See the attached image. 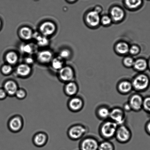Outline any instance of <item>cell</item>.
Segmentation results:
<instances>
[{
  "label": "cell",
  "mask_w": 150,
  "mask_h": 150,
  "mask_svg": "<svg viewBox=\"0 0 150 150\" xmlns=\"http://www.w3.org/2000/svg\"><path fill=\"white\" fill-rule=\"evenodd\" d=\"M111 16L113 20L115 21H120L124 17V11L118 7H113L111 11Z\"/></svg>",
  "instance_id": "cell-16"
},
{
  "label": "cell",
  "mask_w": 150,
  "mask_h": 150,
  "mask_svg": "<svg viewBox=\"0 0 150 150\" xmlns=\"http://www.w3.org/2000/svg\"><path fill=\"white\" fill-rule=\"evenodd\" d=\"M42 33L45 36L52 35L55 30V25L51 22H46L43 23L40 27Z\"/></svg>",
  "instance_id": "cell-13"
},
{
  "label": "cell",
  "mask_w": 150,
  "mask_h": 150,
  "mask_svg": "<svg viewBox=\"0 0 150 150\" xmlns=\"http://www.w3.org/2000/svg\"><path fill=\"white\" fill-rule=\"evenodd\" d=\"M12 67L11 66L9 65H5L3 66L1 69V71L3 74H9L12 71Z\"/></svg>",
  "instance_id": "cell-30"
},
{
  "label": "cell",
  "mask_w": 150,
  "mask_h": 150,
  "mask_svg": "<svg viewBox=\"0 0 150 150\" xmlns=\"http://www.w3.org/2000/svg\"><path fill=\"white\" fill-rule=\"evenodd\" d=\"M68 1H75L76 0H68Z\"/></svg>",
  "instance_id": "cell-42"
},
{
  "label": "cell",
  "mask_w": 150,
  "mask_h": 150,
  "mask_svg": "<svg viewBox=\"0 0 150 150\" xmlns=\"http://www.w3.org/2000/svg\"><path fill=\"white\" fill-rule=\"evenodd\" d=\"M98 150H115V146L110 140H104L99 142Z\"/></svg>",
  "instance_id": "cell-19"
},
{
  "label": "cell",
  "mask_w": 150,
  "mask_h": 150,
  "mask_svg": "<svg viewBox=\"0 0 150 150\" xmlns=\"http://www.w3.org/2000/svg\"><path fill=\"white\" fill-rule=\"evenodd\" d=\"M122 108L125 112H129L132 111L131 107L128 101L123 104V107Z\"/></svg>",
  "instance_id": "cell-36"
},
{
  "label": "cell",
  "mask_w": 150,
  "mask_h": 150,
  "mask_svg": "<svg viewBox=\"0 0 150 150\" xmlns=\"http://www.w3.org/2000/svg\"><path fill=\"white\" fill-rule=\"evenodd\" d=\"M88 131V129L84 125L77 124L72 126L69 130L68 134L73 140H77L83 138Z\"/></svg>",
  "instance_id": "cell-5"
},
{
  "label": "cell",
  "mask_w": 150,
  "mask_h": 150,
  "mask_svg": "<svg viewBox=\"0 0 150 150\" xmlns=\"http://www.w3.org/2000/svg\"><path fill=\"white\" fill-rule=\"evenodd\" d=\"M31 70L30 67L29 66L26 64H22L18 67L17 72L19 76H25L30 74Z\"/></svg>",
  "instance_id": "cell-20"
},
{
  "label": "cell",
  "mask_w": 150,
  "mask_h": 150,
  "mask_svg": "<svg viewBox=\"0 0 150 150\" xmlns=\"http://www.w3.org/2000/svg\"><path fill=\"white\" fill-rule=\"evenodd\" d=\"M132 137V132L130 129L125 125L123 124L118 126L114 138L119 143L125 144L130 142Z\"/></svg>",
  "instance_id": "cell-2"
},
{
  "label": "cell",
  "mask_w": 150,
  "mask_h": 150,
  "mask_svg": "<svg viewBox=\"0 0 150 150\" xmlns=\"http://www.w3.org/2000/svg\"><path fill=\"white\" fill-rule=\"evenodd\" d=\"M133 91L137 92H142L149 86V79L144 74H139L134 78L131 81Z\"/></svg>",
  "instance_id": "cell-3"
},
{
  "label": "cell",
  "mask_w": 150,
  "mask_h": 150,
  "mask_svg": "<svg viewBox=\"0 0 150 150\" xmlns=\"http://www.w3.org/2000/svg\"><path fill=\"white\" fill-rule=\"evenodd\" d=\"M111 108L106 105L99 106L95 110V115L100 120H109Z\"/></svg>",
  "instance_id": "cell-10"
},
{
  "label": "cell",
  "mask_w": 150,
  "mask_h": 150,
  "mask_svg": "<svg viewBox=\"0 0 150 150\" xmlns=\"http://www.w3.org/2000/svg\"><path fill=\"white\" fill-rule=\"evenodd\" d=\"M117 92L121 95H128L133 91L131 81L127 80L120 81L117 84Z\"/></svg>",
  "instance_id": "cell-8"
},
{
  "label": "cell",
  "mask_w": 150,
  "mask_h": 150,
  "mask_svg": "<svg viewBox=\"0 0 150 150\" xmlns=\"http://www.w3.org/2000/svg\"><path fill=\"white\" fill-rule=\"evenodd\" d=\"M6 58L7 62L11 64H15L18 60L17 54L13 52H10L7 54Z\"/></svg>",
  "instance_id": "cell-26"
},
{
  "label": "cell",
  "mask_w": 150,
  "mask_h": 150,
  "mask_svg": "<svg viewBox=\"0 0 150 150\" xmlns=\"http://www.w3.org/2000/svg\"><path fill=\"white\" fill-rule=\"evenodd\" d=\"M33 59L32 58H28L26 59V62L28 63V64H31L33 62Z\"/></svg>",
  "instance_id": "cell-39"
},
{
  "label": "cell",
  "mask_w": 150,
  "mask_h": 150,
  "mask_svg": "<svg viewBox=\"0 0 150 150\" xmlns=\"http://www.w3.org/2000/svg\"><path fill=\"white\" fill-rule=\"evenodd\" d=\"M21 36L23 39L26 40L30 39L32 36V32L30 29L27 27H23L21 29Z\"/></svg>",
  "instance_id": "cell-23"
},
{
  "label": "cell",
  "mask_w": 150,
  "mask_h": 150,
  "mask_svg": "<svg viewBox=\"0 0 150 150\" xmlns=\"http://www.w3.org/2000/svg\"><path fill=\"white\" fill-rule=\"evenodd\" d=\"M133 67L135 69L139 71L146 70L148 67V62L144 59H139L134 61Z\"/></svg>",
  "instance_id": "cell-17"
},
{
  "label": "cell",
  "mask_w": 150,
  "mask_h": 150,
  "mask_svg": "<svg viewBox=\"0 0 150 150\" xmlns=\"http://www.w3.org/2000/svg\"><path fill=\"white\" fill-rule=\"evenodd\" d=\"M85 103L83 98L78 96H73L69 103V107L71 111L77 112L83 109Z\"/></svg>",
  "instance_id": "cell-9"
},
{
  "label": "cell",
  "mask_w": 150,
  "mask_h": 150,
  "mask_svg": "<svg viewBox=\"0 0 150 150\" xmlns=\"http://www.w3.org/2000/svg\"><path fill=\"white\" fill-rule=\"evenodd\" d=\"M52 55L50 52L48 51H43L39 52L38 55V59L41 62L48 63L52 58Z\"/></svg>",
  "instance_id": "cell-18"
},
{
  "label": "cell",
  "mask_w": 150,
  "mask_h": 150,
  "mask_svg": "<svg viewBox=\"0 0 150 150\" xmlns=\"http://www.w3.org/2000/svg\"><path fill=\"white\" fill-rule=\"evenodd\" d=\"M18 89L17 84L13 81H8L4 84V90L9 95L12 96L15 95Z\"/></svg>",
  "instance_id": "cell-15"
},
{
  "label": "cell",
  "mask_w": 150,
  "mask_h": 150,
  "mask_svg": "<svg viewBox=\"0 0 150 150\" xmlns=\"http://www.w3.org/2000/svg\"><path fill=\"white\" fill-rule=\"evenodd\" d=\"M126 5L130 8H137L142 4V0H125Z\"/></svg>",
  "instance_id": "cell-25"
},
{
  "label": "cell",
  "mask_w": 150,
  "mask_h": 150,
  "mask_svg": "<svg viewBox=\"0 0 150 150\" xmlns=\"http://www.w3.org/2000/svg\"><path fill=\"white\" fill-rule=\"evenodd\" d=\"M109 119L118 126L124 124L126 120V112L121 107H114L111 109Z\"/></svg>",
  "instance_id": "cell-4"
},
{
  "label": "cell",
  "mask_w": 150,
  "mask_h": 150,
  "mask_svg": "<svg viewBox=\"0 0 150 150\" xmlns=\"http://www.w3.org/2000/svg\"><path fill=\"white\" fill-rule=\"evenodd\" d=\"M99 142L92 136L83 138L79 144V150H98Z\"/></svg>",
  "instance_id": "cell-6"
},
{
  "label": "cell",
  "mask_w": 150,
  "mask_h": 150,
  "mask_svg": "<svg viewBox=\"0 0 150 150\" xmlns=\"http://www.w3.org/2000/svg\"><path fill=\"white\" fill-rule=\"evenodd\" d=\"M10 128L14 131H17L21 129L22 122L18 117H15L10 120L9 123Z\"/></svg>",
  "instance_id": "cell-21"
},
{
  "label": "cell",
  "mask_w": 150,
  "mask_h": 150,
  "mask_svg": "<svg viewBox=\"0 0 150 150\" xmlns=\"http://www.w3.org/2000/svg\"><path fill=\"white\" fill-rule=\"evenodd\" d=\"M21 50L23 52L26 53H31L32 51V48L29 45H23L21 47Z\"/></svg>",
  "instance_id": "cell-33"
},
{
  "label": "cell",
  "mask_w": 150,
  "mask_h": 150,
  "mask_svg": "<svg viewBox=\"0 0 150 150\" xmlns=\"http://www.w3.org/2000/svg\"><path fill=\"white\" fill-rule=\"evenodd\" d=\"M6 94V93L4 90L0 89V99H3L5 98Z\"/></svg>",
  "instance_id": "cell-38"
},
{
  "label": "cell",
  "mask_w": 150,
  "mask_h": 150,
  "mask_svg": "<svg viewBox=\"0 0 150 150\" xmlns=\"http://www.w3.org/2000/svg\"><path fill=\"white\" fill-rule=\"evenodd\" d=\"M52 67L56 70L61 69L62 68L63 63L59 59L55 58L52 62Z\"/></svg>",
  "instance_id": "cell-27"
},
{
  "label": "cell",
  "mask_w": 150,
  "mask_h": 150,
  "mask_svg": "<svg viewBox=\"0 0 150 150\" xmlns=\"http://www.w3.org/2000/svg\"><path fill=\"white\" fill-rule=\"evenodd\" d=\"M79 91V86L77 83L72 81L68 82L65 86V91L68 95L70 96H75Z\"/></svg>",
  "instance_id": "cell-14"
},
{
  "label": "cell",
  "mask_w": 150,
  "mask_h": 150,
  "mask_svg": "<svg viewBox=\"0 0 150 150\" xmlns=\"http://www.w3.org/2000/svg\"><path fill=\"white\" fill-rule=\"evenodd\" d=\"M1 21H0V28H1Z\"/></svg>",
  "instance_id": "cell-43"
},
{
  "label": "cell",
  "mask_w": 150,
  "mask_h": 150,
  "mask_svg": "<svg viewBox=\"0 0 150 150\" xmlns=\"http://www.w3.org/2000/svg\"><path fill=\"white\" fill-rule=\"evenodd\" d=\"M118 125L109 119L104 120L100 126L99 133L104 140H110L114 138Z\"/></svg>",
  "instance_id": "cell-1"
},
{
  "label": "cell",
  "mask_w": 150,
  "mask_h": 150,
  "mask_svg": "<svg viewBox=\"0 0 150 150\" xmlns=\"http://www.w3.org/2000/svg\"><path fill=\"white\" fill-rule=\"evenodd\" d=\"M103 24L107 25L111 23L112 20L111 18L108 16H105L103 17L101 20Z\"/></svg>",
  "instance_id": "cell-35"
},
{
  "label": "cell",
  "mask_w": 150,
  "mask_h": 150,
  "mask_svg": "<svg viewBox=\"0 0 150 150\" xmlns=\"http://www.w3.org/2000/svg\"><path fill=\"white\" fill-rule=\"evenodd\" d=\"M147 129L148 131L150 133V122L148 123L147 125Z\"/></svg>",
  "instance_id": "cell-40"
},
{
  "label": "cell",
  "mask_w": 150,
  "mask_h": 150,
  "mask_svg": "<svg viewBox=\"0 0 150 150\" xmlns=\"http://www.w3.org/2000/svg\"><path fill=\"white\" fill-rule=\"evenodd\" d=\"M60 76L61 79L64 81H72L74 77V72L70 67H63L60 70Z\"/></svg>",
  "instance_id": "cell-11"
},
{
  "label": "cell",
  "mask_w": 150,
  "mask_h": 150,
  "mask_svg": "<svg viewBox=\"0 0 150 150\" xmlns=\"http://www.w3.org/2000/svg\"><path fill=\"white\" fill-rule=\"evenodd\" d=\"M148 67H149V68L150 69V59L149 60V61L148 62Z\"/></svg>",
  "instance_id": "cell-41"
},
{
  "label": "cell",
  "mask_w": 150,
  "mask_h": 150,
  "mask_svg": "<svg viewBox=\"0 0 150 150\" xmlns=\"http://www.w3.org/2000/svg\"><path fill=\"white\" fill-rule=\"evenodd\" d=\"M139 48L138 46H136V45H133L129 49V51L131 54L135 55L136 54L139 52Z\"/></svg>",
  "instance_id": "cell-34"
},
{
  "label": "cell",
  "mask_w": 150,
  "mask_h": 150,
  "mask_svg": "<svg viewBox=\"0 0 150 150\" xmlns=\"http://www.w3.org/2000/svg\"><path fill=\"white\" fill-rule=\"evenodd\" d=\"M16 97L20 99H22L26 96V93L24 91L21 89H18L15 94Z\"/></svg>",
  "instance_id": "cell-32"
},
{
  "label": "cell",
  "mask_w": 150,
  "mask_h": 150,
  "mask_svg": "<svg viewBox=\"0 0 150 150\" xmlns=\"http://www.w3.org/2000/svg\"><path fill=\"white\" fill-rule=\"evenodd\" d=\"M38 43L41 45H46L48 43V40L46 38L43 37L39 36L37 38Z\"/></svg>",
  "instance_id": "cell-31"
},
{
  "label": "cell",
  "mask_w": 150,
  "mask_h": 150,
  "mask_svg": "<svg viewBox=\"0 0 150 150\" xmlns=\"http://www.w3.org/2000/svg\"><path fill=\"white\" fill-rule=\"evenodd\" d=\"M143 98L138 93H133L129 97L128 102L131 107L132 111L139 112L142 108Z\"/></svg>",
  "instance_id": "cell-7"
},
{
  "label": "cell",
  "mask_w": 150,
  "mask_h": 150,
  "mask_svg": "<svg viewBox=\"0 0 150 150\" xmlns=\"http://www.w3.org/2000/svg\"><path fill=\"white\" fill-rule=\"evenodd\" d=\"M124 64L127 67H131L133 66L134 61L133 59L130 57H127L125 58L124 61Z\"/></svg>",
  "instance_id": "cell-29"
},
{
  "label": "cell",
  "mask_w": 150,
  "mask_h": 150,
  "mask_svg": "<svg viewBox=\"0 0 150 150\" xmlns=\"http://www.w3.org/2000/svg\"><path fill=\"white\" fill-rule=\"evenodd\" d=\"M87 21L90 25L92 26H96L99 24L100 21L99 13L96 11L90 12L87 16Z\"/></svg>",
  "instance_id": "cell-12"
},
{
  "label": "cell",
  "mask_w": 150,
  "mask_h": 150,
  "mask_svg": "<svg viewBox=\"0 0 150 150\" xmlns=\"http://www.w3.org/2000/svg\"><path fill=\"white\" fill-rule=\"evenodd\" d=\"M70 55V51L68 50H64L60 52V56L62 58H68Z\"/></svg>",
  "instance_id": "cell-37"
},
{
  "label": "cell",
  "mask_w": 150,
  "mask_h": 150,
  "mask_svg": "<svg viewBox=\"0 0 150 150\" xmlns=\"http://www.w3.org/2000/svg\"><path fill=\"white\" fill-rule=\"evenodd\" d=\"M129 47L128 44L125 42L119 43L117 45V50L119 53L121 54L127 53L129 51Z\"/></svg>",
  "instance_id": "cell-24"
},
{
  "label": "cell",
  "mask_w": 150,
  "mask_h": 150,
  "mask_svg": "<svg viewBox=\"0 0 150 150\" xmlns=\"http://www.w3.org/2000/svg\"><path fill=\"white\" fill-rule=\"evenodd\" d=\"M142 108L149 112L150 111V97H147L143 100Z\"/></svg>",
  "instance_id": "cell-28"
},
{
  "label": "cell",
  "mask_w": 150,
  "mask_h": 150,
  "mask_svg": "<svg viewBox=\"0 0 150 150\" xmlns=\"http://www.w3.org/2000/svg\"><path fill=\"white\" fill-rule=\"evenodd\" d=\"M46 142V136L43 134L40 133L36 135L34 139V142L35 145L38 147L43 146Z\"/></svg>",
  "instance_id": "cell-22"
}]
</instances>
